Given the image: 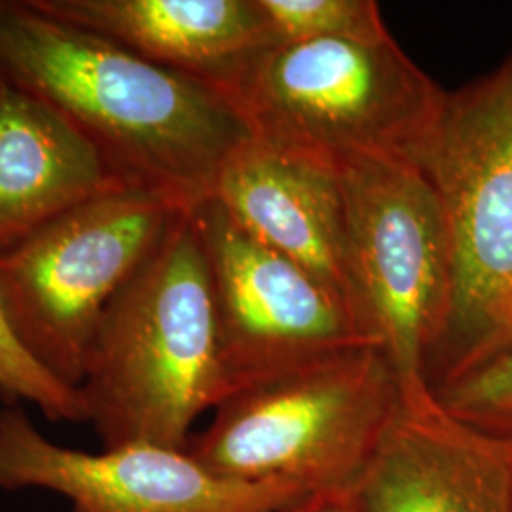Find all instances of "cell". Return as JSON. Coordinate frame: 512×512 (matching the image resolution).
<instances>
[{"mask_svg": "<svg viewBox=\"0 0 512 512\" xmlns=\"http://www.w3.org/2000/svg\"><path fill=\"white\" fill-rule=\"evenodd\" d=\"M399 397L382 348L349 349L228 395L188 452L217 475L353 499Z\"/></svg>", "mask_w": 512, "mask_h": 512, "instance_id": "obj_4", "label": "cell"}, {"mask_svg": "<svg viewBox=\"0 0 512 512\" xmlns=\"http://www.w3.org/2000/svg\"><path fill=\"white\" fill-rule=\"evenodd\" d=\"M431 387L456 418L512 446V346Z\"/></svg>", "mask_w": 512, "mask_h": 512, "instance_id": "obj_15", "label": "cell"}, {"mask_svg": "<svg viewBox=\"0 0 512 512\" xmlns=\"http://www.w3.org/2000/svg\"><path fill=\"white\" fill-rule=\"evenodd\" d=\"M353 503L361 512H512V446L456 418L429 382L401 385Z\"/></svg>", "mask_w": 512, "mask_h": 512, "instance_id": "obj_10", "label": "cell"}, {"mask_svg": "<svg viewBox=\"0 0 512 512\" xmlns=\"http://www.w3.org/2000/svg\"><path fill=\"white\" fill-rule=\"evenodd\" d=\"M0 74L67 116L126 183L184 213L213 200L249 135L211 82L150 63L33 0H0Z\"/></svg>", "mask_w": 512, "mask_h": 512, "instance_id": "obj_1", "label": "cell"}, {"mask_svg": "<svg viewBox=\"0 0 512 512\" xmlns=\"http://www.w3.org/2000/svg\"><path fill=\"white\" fill-rule=\"evenodd\" d=\"M211 84L256 141L332 169L361 158L418 164L446 93L391 35L277 44Z\"/></svg>", "mask_w": 512, "mask_h": 512, "instance_id": "obj_3", "label": "cell"}, {"mask_svg": "<svg viewBox=\"0 0 512 512\" xmlns=\"http://www.w3.org/2000/svg\"><path fill=\"white\" fill-rule=\"evenodd\" d=\"M192 217L215 289L226 397L349 349L380 348L338 294L251 238L219 203Z\"/></svg>", "mask_w": 512, "mask_h": 512, "instance_id": "obj_8", "label": "cell"}, {"mask_svg": "<svg viewBox=\"0 0 512 512\" xmlns=\"http://www.w3.org/2000/svg\"><path fill=\"white\" fill-rule=\"evenodd\" d=\"M183 215L162 196L120 188L0 249V302L21 348L78 389L110 302Z\"/></svg>", "mask_w": 512, "mask_h": 512, "instance_id": "obj_5", "label": "cell"}, {"mask_svg": "<svg viewBox=\"0 0 512 512\" xmlns=\"http://www.w3.org/2000/svg\"><path fill=\"white\" fill-rule=\"evenodd\" d=\"M150 63L215 82L274 46L258 0H33Z\"/></svg>", "mask_w": 512, "mask_h": 512, "instance_id": "obj_13", "label": "cell"}, {"mask_svg": "<svg viewBox=\"0 0 512 512\" xmlns=\"http://www.w3.org/2000/svg\"><path fill=\"white\" fill-rule=\"evenodd\" d=\"M0 490L52 492L73 512H291L313 499L291 484L217 475L188 448L61 446L18 404L0 410Z\"/></svg>", "mask_w": 512, "mask_h": 512, "instance_id": "obj_9", "label": "cell"}, {"mask_svg": "<svg viewBox=\"0 0 512 512\" xmlns=\"http://www.w3.org/2000/svg\"><path fill=\"white\" fill-rule=\"evenodd\" d=\"M291 512H293V511H291Z\"/></svg>", "mask_w": 512, "mask_h": 512, "instance_id": "obj_19", "label": "cell"}, {"mask_svg": "<svg viewBox=\"0 0 512 512\" xmlns=\"http://www.w3.org/2000/svg\"><path fill=\"white\" fill-rule=\"evenodd\" d=\"M418 165L450 222L456 296L435 382L458 363L512 285V52L492 73L444 93Z\"/></svg>", "mask_w": 512, "mask_h": 512, "instance_id": "obj_7", "label": "cell"}, {"mask_svg": "<svg viewBox=\"0 0 512 512\" xmlns=\"http://www.w3.org/2000/svg\"><path fill=\"white\" fill-rule=\"evenodd\" d=\"M336 171L366 319L401 385L429 382L427 366L446 338L456 296L444 205L412 160L361 158Z\"/></svg>", "mask_w": 512, "mask_h": 512, "instance_id": "obj_6", "label": "cell"}, {"mask_svg": "<svg viewBox=\"0 0 512 512\" xmlns=\"http://www.w3.org/2000/svg\"><path fill=\"white\" fill-rule=\"evenodd\" d=\"M213 202L251 238L325 283L376 338L351 272L336 169L279 152L247 135L222 167Z\"/></svg>", "mask_w": 512, "mask_h": 512, "instance_id": "obj_11", "label": "cell"}, {"mask_svg": "<svg viewBox=\"0 0 512 512\" xmlns=\"http://www.w3.org/2000/svg\"><path fill=\"white\" fill-rule=\"evenodd\" d=\"M293 512H361L353 499L340 497H313Z\"/></svg>", "mask_w": 512, "mask_h": 512, "instance_id": "obj_18", "label": "cell"}, {"mask_svg": "<svg viewBox=\"0 0 512 512\" xmlns=\"http://www.w3.org/2000/svg\"><path fill=\"white\" fill-rule=\"evenodd\" d=\"M512 346V285L509 291L503 294L492 311L488 313V317L484 319L482 327L478 330L475 340L469 344V348L463 351V355L459 357L458 363L452 366L439 382L433 385L446 382L450 378H456L459 374L475 368V366L486 363L488 359H492L497 353H501L503 349Z\"/></svg>", "mask_w": 512, "mask_h": 512, "instance_id": "obj_17", "label": "cell"}, {"mask_svg": "<svg viewBox=\"0 0 512 512\" xmlns=\"http://www.w3.org/2000/svg\"><path fill=\"white\" fill-rule=\"evenodd\" d=\"M258 6L274 46L391 35L374 0H258Z\"/></svg>", "mask_w": 512, "mask_h": 512, "instance_id": "obj_14", "label": "cell"}, {"mask_svg": "<svg viewBox=\"0 0 512 512\" xmlns=\"http://www.w3.org/2000/svg\"><path fill=\"white\" fill-rule=\"evenodd\" d=\"M0 395L27 401L50 421H86L78 389L63 384L21 348L0 302Z\"/></svg>", "mask_w": 512, "mask_h": 512, "instance_id": "obj_16", "label": "cell"}, {"mask_svg": "<svg viewBox=\"0 0 512 512\" xmlns=\"http://www.w3.org/2000/svg\"><path fill=\"white\" fill-rule=\"evenodd\" d=\"M120 188L133 186L67 116L0 74V249Z\"/></svg>", "mask_w": 512, "mask_h": 512, "instance_id": "obj_12", "label": "cell"}, {"mask_svg": "<svg viewBox=\"0 0 512 512\" xmlns=\"http://www.w3.org/2000/svg\"><path fill=\"white\" fill-rule=\"evenodd\" d=\"M78 393L101 448H188L196 420L226 397L215 289L192 213L110 302Z\"/></svg>", "mask_w": 512, "mask_h": 512, "instance_id": "obj_2", "label": "cell"}]
</instances>
